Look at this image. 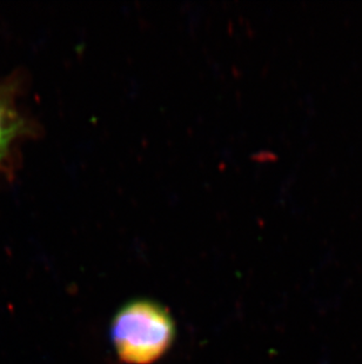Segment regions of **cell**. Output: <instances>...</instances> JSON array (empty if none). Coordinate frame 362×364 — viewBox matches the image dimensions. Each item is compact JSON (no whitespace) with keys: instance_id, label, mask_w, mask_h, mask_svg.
I'll list each match as a JSON object with an SVG mask.
<instances>
[{"instance_id":"6da1fadb","label":"cell","mask_w":362,"mask_h":364,"mask_svg":"<svg viewBox=\"0 0 362 364\" xmlns=\"http://www.w3.org/2000/svg\"><path fill=\"white\" fill-rule=\"evenodd\" d=\"M175 322L159 303L139 299L116 314L111 340L120 361L152 364L160 360L175 341Z\"/></svg>"},{"instance_id":"7a4b0ae2","label":"cell","mask_w":362,"mask_h":364,"mask_svg":"<svg viewBox=\"0 0 362 364\" xmlns=\"http://www.w3.org/2000/svg\"><path fill=\"white\" fill-rule=\"evenodd\" d=\"M24 119L12 102V97L0 87V164L10 155L14 141L25 131Z\"/></svg>"}]
</instances>
